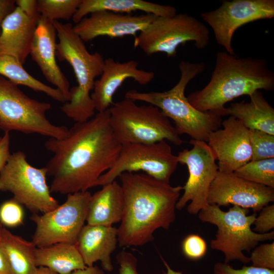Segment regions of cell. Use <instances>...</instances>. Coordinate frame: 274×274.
<instances>
[{"label": "cell", "mask_w": 274, "mask_h": 274, "mask_svg": "<svg viewBox=\"0 0 274 274\" xmlns=\"http://www.w3.org/2000/svg\"><path fill=\"white\" fill-rule=\"evenodd\" d=\"M4 229V227H3V225L0 222V240L2 237V233H3Z\"/></svg>", "instance_id": "44"}, {"label": "cell", "mask_w": 274, "mask_h": 274, "mask_svg": "<svg viewBox=\"0 0 274 274\" xmlns=\"http://www.w3.org/2000/svg\"><path fill=\"white\" fill-rule=\"evenodd\" d=\"M16 4V6L29 17H38L40 15L38 11L37 1L17 0Z\"/></svg>", "instance_id": "38"}, {"label": "cell", "mask_w": 274, "mask_h": 274, "mask_svg": "<svg viewBox=\"0 0 274 274\" xmlns=\"http://www.w3.org/2000/svg\"><path fill=\"white\" fill-rule=\"evenodd\" d=\"M109 111L110 126L121 145L168 141L181 146L183 143L169 119L154 106H139L124 97L114 103Z\"/></svg>", "instance_id": "7"}, {"label": "cell", "mask_w": 274, "mask_h": 274, "mask_svg": "<svg viewBox=\"0 0 274 274\" xmlns=\"http://www.w3.org/2000/svg\"><path fill=\"white\" fill-rule=\"evenodd\" d=\"M81 0H39L38 11L40 15L53 22L72 19Z\"/></svg>", "instance_id": "29"}, {"label": "cell", "mask_w": 274, "mask_h": 274, "mask_svg": "<svg viewBox=\"0 0 274 274\" xmlns=\"http://www.w3.org/2000/svg\"><path fill=\"white\" fill-rule=\"evenodd\" d=\"M37 274H57L54 271L44 267H39Z\"/></svg>", "instance_id": "43"}, {"label": "cell", "mask_w": 274, "mask_h": 274, "mask_svg": "<svg viewBox=\"0 0 274 274\" xmlns=\"http://www.w3.org/2000/svg\"><path fill=\"white\" fill-rule=\"evenodd\" d=\"M274 201V188L255 183L233 173L218 172L209 191L208 202L219 207L230 204L257 213Z\"/></svg>", "instance_id": "15"}, {"label": "cell", "mask_w": 274, "mask_h": 274, "mask_svg": "<svg viewBox=\"0 0 274 274\" xmlns=\"http://www.w3.org/2000/svg\"><path fill=\"white\" fill-rule=\"evenodd\" d=\"M214 274H274V269H269L244 265L240 269H235L228 263L218 262L214 264Z\"/></svg>", "instance_id": "35"}, {"label": "cell", "mask_w": 274, "mask_h": 274, "mask_svg": "<svg viewBox=\"0 0 274 274\" xmlns=\"http://www.w3.org/2000/svg\"><path fill=\"white\" fill-rule=\"evenodd\" d=\"M59 41L56 56L60 61H67L73 69L78 85L71 88L70 99L60 109L76 122L92 118L95 108L91 97L95 78L101 75L105 59L98 52L90 53L84 42L75 32L71 23L53 22Z\"/></svg>", "instance_id": "5"}, {"label": "cell", "mask_w": 274, "mask_h": 274, "mask_svg": "<svg viewBox=\"0 0 274 274\" xmlns=\"http://www.w3.org/2000/svg\"><path fill=\"white\" fill-rule=\"evenodd\" d=\"M109 110L76 122L66 136L44 144L52 156L45 167L52 180L51 192L68 195L96 186L99 177L117 160L122 145L109 122Z\"/></svg>", "instance_id": "1"}, {"label": "cell", "mask_w": 274, "mask_h": 274, "mask_svg": "<svg viewBox=\"0 0 274 274\" xmlns=\"http://www.w3.org/2000/svg\"><path fill=\"white\" fill-rule=\"evenodd\" d=\"M56 36L53 22L40 15L29 54L46 80L62 93L67 102L70 99V84L56 60Z\"/></svg>", "instance_id": "19"}, {"label": "cell", "mask_w": 274, "mask_h": 274, "mask_svg": "<svg viewBox=\"0 0 274 274\" xmlns=\"http://www.w3.org/2000/svg\"><path fill=\"white\" fill-rule=\"evenodd\" d=\"M119 274H140L138 270V260L131 253L123 250L116 256Z\"/></svg>", "instance_id": "36"}, {"label": "cell", "mask_w": 274, "mask_h": 274, "mask_svg": "<svg viewBox=\"0 0 274 274\" xmlns=\"http://www.w3.org/2000/svg\"><path fill=\"white\" fill-rule=\"evenodd\" d=\"M0 274H13L8 257L1 244Z\"/></svg>", "instance_id": "40"}, {"label": "cell", "mask_w": 274, "mask_h": 274, "mask_svg": "<svg viewBox=\"0 0 274 274\" xmlns=\"http://www.w3.org/2000/svg\"><path fill=\"white\" fill-rule=\"evenodd\" d=\"M0 244L6 254L13 274H37V247L31 241H28L4 228Z\"/></svg>", "instance_id": "26"}, {"label": "cell", "mask_w": 274, "mask_h": 274, "mask_svg": "<svg viewBox=\"0 0 274 274\" xmlns=\"http://www.w3.org/2000/svg\"><path fill=\"white\" fill-rule=\"evenodd\" d=\"M208 247L205 240L197 234H190L182 241V250L184 255L191 260H198L203 258Z\"/></svg>", "instance_id": "32"}, {"label": "cell", "mask_w": 274, "mask_h": 274, "mask_svg": "<svg viewBox=\"0 0 274 274\" xmlns=\"http://www.w3.org/2000/svg\"><path fill=\"white\" fill-rule=\"evenodd\" d=\"M51 105L31 98L18 86L0 76V129L4 133L15 130L62 139L68 128L52 123L46 116Z\"/></svg>", "instance_id": "8"}, {"label": "cell", "mask_w": 274, "mask_h": 274, "mask_svg": "<svg viewBox=\"0 0 274 274\" xmlns=\"http://www.w3.org/2000/svg\"><path fill=\"white\" fill-rule=\"evenodd\" d=\"M45 167L30 164L21 151L11 153L0 171V191L10 192L13 199L33 213L50 211L58 205L47 183Z\"/></svg>", "instance_id": "9"}, {"label": "cell", "mask_w": 274, "mask_h": 274, "mask_svg": "<svg viewBox=\"0 0 274 274\" xmlns=\"http://www.w3.org/2000/svg\"><path fill=\"white\" fill-rule=\"evenodd\" d=\"M38 267H46L57 274H70L86 267L76 244L58 243L36 248Z\"/></svg>", "instance_id": "25"}, {"label": "cell", "mask_w": 274, "mask_h": 274, "mask_svg": "<svg viewBox=\"0 0 274 274\" xmlns=\"http://www.w3.org/2000/svg\"><path fill=\"white\" fill-rule=\"evenodd\" d=\"M160 257L166 269L165 270L162 271L163 274H183L182 271L173 269L163 257L161 256Z\"/></svg>", "instance_id": "42"}, {"label": "cell", "mask_w": 274, "mask_h": 274, "mask_svg": "<svg viewBox=\"0 0 274 274\" xmlns=\"http://www.w3.org/2000/svg\"><path fill=\"white\" fill-rule=\"evenodd\" d=\"M118 243L117 228L86 224L81 230L76 245L86 266H93L99 261L103 270L112 271L111 255Z\"/></svg>", "instance_id": "21"}, {"label": "cell", "mask_w": 274, "mask_h": 274, "mask_svg": "<svg viewBox=\"0 0 274 274\" xmlns=\"http://www.w3.org/2000/svg\"><path fill=\"white\" fill-rule=\"evenodd\" d=\"M24 213L22 206L12 198L0 206V222L3 225L16 227L23 224Z\"/></svg>", "instance_id": "31"}, {"label": "cell", "mask_w": 274, "mask_h": 274, "mask_svg": "<svg viewBox=\"0 0 274 274\" xmlns=\"http://www.w3.org/2000/svg\"><path fill=\"white\" fill-rule=\"evenodd\" d=\"M70 274H105L103 269L96 265L86 266L85 268L76 270Z\"/></svg>", "instance_id": "41"}, {"label": "cell", "mask_w": 274, "mask_h": 274, "mask_svg": "<svg viewBox=\"0 0 274 274\" xmlns=\"http://www.w3.org/2000/svg\"><path fill=\"white\" fill-rule=\"evenodd\" d=\"M101 11L126 14L140 11L159 17L174 16L177 12L173 6L143 0H81L72 19L76 24L87 15Z\"/></svg>", "instance_id": "24"}, {"label": "cell", "mask_w": 274, "mask_h": 274, "mask_svg": "<svg viewBox=\"0 0 274 274\" xmlns=\"http://www.w3.org/2000/svg\"><path fill=\"white\" fill-rule=\"evenodd\" d=\"M233 173L246 180L274 188V158L251 160Z\"/></svg>", "instance_id": "28"}, {"label": "cell", "mask_w": 274, "mask_h": 274, "mask_svg": "<svg viewBox=\"0 0 274 274\" xmlns=\"http://www.w3.org/2000/svg\"><path fill=\"white\" fill-rule=\"evenodd\" d=\"M250 101L231 103L225 108L224 116L240 120L249 129H256L274 135V109L260 90L249 96Z\"/></svg>", "instance_id": "23"}, {"label": "cell", "mask_w": 274, "mask_h": 274, "mask_svg": "<svg viewBox=\"0 0 274 274\" xmlns=\"http://www.w3.org/2000/svg\"><path fill=\"white\" fill-rule=\"evenodd\" d=\"M91 194L88 208L87 224L112 226L120 222L124 211V196L116 180L101 186Z\"/></svg>", "instance_id": "22"}, {"label": "cell", "mask_w": 274, "mask_h": 274, "mask_svg": "<svg viewBox=\"0 0 274 274\" xmlns=\"http://www.w3.org/2000/svg\"><path fill=\"white\" fill-rule=\"evenodd\" d=\"M10 136L9 132L0 136V171L5 164L10 153Z\"/></svg>", "instance_id": "37"}, {"label": "cell", "mask_w": 274, "mask_h": 274, "mask_svg": "<svg viewBox=\"0 0 274 274\" xmlns=\"http://www.w3.org/2000/svg\"><path fill=\"white\" fill-rule=\"evenodd\" d=\"M249 257L253 266L274 269V242L257 246Z\"/></svg>", "instance_id": "33"}, {"label": "cell", "mask_w": 274, "mask_h": 274, "mask_svg": "<svg viewBox=\"0 0 274 274\" xmlns=\"http://www.w3.org/2000/svg\"><path fill=\"white\" fill-rule=\"evenodd\" d=\"M16 1L0 0V28L6 16L15 8Z\"/></svg>", "instance_id": "39"}, {"label": "cell", "mask_w": 274, "mask_h": 274, "mask_svg": "<svg viewBox=\"0 0 274 274\" xmlns=\"http://www.w3.org/2000/svg\"><path fill=\"white\" fill-rule=\"evenodd\" d=\"M251 160L274 158V135L264 131L249 129Z\"/></svg>", "instance_id": "30"}, {"label": "cell", "mask_w": 274, "mask_h": 274, "mask_svg": "<svg viewBox=\"0 0 274 274\" xmlns=\"http://www.w3.org/2000/svg\"><path fill=\"white\" fill-rule=\"evenodd\" d=\"M0 76L17 85H24L35 91L41 92L55 100L66 102L62 93L57 88L47 85L30 75L15 58L0 54Z\"/></svg>", "instance_id": "27"}, {"label": "cell", "mask_w": 274, "mask_h": 274, "mask_svg": "<svg viewBox=\"0 0 274 274\" xmlns=\"http://www.w3.org/2000/svg\"><path fill=\"white\" fill-rule=\"evenodd\" d=\"M202 62L181 61L179 65L181 73L178 83L170 89L163 92L127 91L124 97L142 101L159 108L175 123L178 134H187L192 140L207 142L210 134L220 128L222 116L218 113L202 112L195 108L185 95L188 84L202 74L205 69Z\"/></svg>", "instance_id": "4"}, {"label": "cell", "mask_w": 274, "mask_h": 274, "mask_svg": "<svg viewBox=\"0 0 274 274\" xmlns=\"http://www.w3.org/2000/svg\"><path fill=\"white\" fill-rule=\"evenodd\" d=\"M221 125L223 128L212 132L207 143L218 160V171L234 173L251 160L249 129L232 116Z\"/></svg>", "instance_id": "16"}, {"label": "cell", "mask_w": 274, "mask_h": 274, "mask_svg": "<svg viewBox=\"0 0 274 274\" xmlns=\"http://www.w3.org/2000/svg\"><path fill=\"white\" fill-rule=\"evenodd\" d=\"M118 178L124 201L117 228L119 246H143L154 239L157 229H168L174 222L183 187L173 186L145 173L125 172Z\"/></svg>", "instance_id": "2"}, {"label": "cell", "mask_w": 274, "mask_h": 274, "mask_svg": "<svg viewBox=\"0 0 274 274\" xmlns=\"http://www.w3.org/2000/svg\"><path fill=\"white\" fill-rule=\"evenodd\" d=\"M249 209L237 206L225 212L217 205L209 204L197 214L201 222L217 226V233L211 241L210 247L224 254L225 263L234 260L250 263V257L244 254V251L250 252L259 243L274 239L273 230L260 234L252 229L257 214L249 215Z\"/></svg>", "instance_id": "6"}, {"label": "cell", "mask_w": 274, "mask_h": 274, "mask_svg": "<svg viewBox=\"0 0 274 274\" xmlns=\"http://www.w3.org/2000/svg\"><path fill=\"white\" fill-rule=\"evenodd\" d=\"M256 216L253 230L258 233L269 232L274 228V204L264 207Z\"/></svg>", "instance_id": "34"}, {"label": "cell", "mask_w": 274, "mask_h": 274, "mask_svg": "<svg viewBox=\"0 0 274 274\" xmlns=\"http://www.w3.org/2000/svg\"><path fill=\"white\" fill-rule=\"evenodd\" d=\"M91 196L89 191L69 194L66 200L54 209L41 215L33 213L30 219L36 225L31 241L35 246L76 244L86 222Z\"/></svg>", "instance_id": "11"}, {"label": "cell", "mask_w": 274, "mask_h": 274, "mask_svg": "<svg viewBox=\"0 0 274 274\" xmlns=\"http://www.w3.org/2000/svg\"><path fill=\"white\" fill-rule=\"evenodd\" d=\"M39 17H29L15 7L1 24L0 54L13 56L23 65L29 55Z\"/></svg>", "instance_id": "20"}, {"label": "cell", "mask_w": 274, "mask_h": 274, "mask_svg": "<svg viewBox=\"0 0 274 274\" xmlns=\"http://www.w3.org/2000/svg\"><path fill=\"white\" fill-rule=\"evenodd\" d=\"M209 40V29L204 24L187 13H177L157 16L135 38L134 46L148 56L163 52L174 57L180 45L192 42L197 49H203Z\"/></svg>", "instance_id": "10"}, {"label": "cell", "mask_w": 274, "mask_h": 274, "mask_svg": "<svg viewBox=\"0 0 274 274\" xmlns=\"http://www.w3.org/2000/svg\"><path fill=\"white\" fill-rule=\"evenodd\" d=\"M190 150L184 149L177 155L179 163L188 167L189 176L183 187L184 193L176 204V210L184 209L187 203L188 213L197 215L209 205L208 197L210 186L218 172L215 156L207 143L191 140Z\"/></svg>", "instance_id": "13"}, {"label": "cell", "mask_w": 274, "mask_h": 274, "mask_svg": "<svg viewBox=\"0 0 274 274\" xmlns=\"http://www.w3.org/2000/svg\"><path fill=\"white\" fill-rule=\"evenodd\" d=\"M201 18L213 29L216 42L228 53L234 55L232 40L242 26L274 17L273 0L223 1L217 9L202 13Z\"/></svg>", "instance_id": "14"}, {"label": "cell", "mask_w": 274, "mask_h": 274, "mask_svg": "<svg viewBox=\"0 0 274 274\" xmlns=\"http://www.w3.org/2000/svg\"><path fill=\"white\" fill-rule=\"evenodd\" d=\"M179 163L177 156L166 141L152 144L130 143L122 145L113 166L102 175L96 186L115 181L123 173L142 171L160 181L169 183Z\"/></svg>", "instance_id": "12"}, {"label": "cell", "mask_w": 274, "mask_h": 274, "mask_svg": "<svg viewBox=\"0 0 274 274\" xmlns=\"http://www.w3.org/2000/svg\"><path fill=\"white\" fill-rule=\"evenodd\" d=\"M157 17L151 14L132 15L101 11L84 17L73 26V29L84 42L101 36L114 38L135 36Z\"/></svg>", "instance_id": "17"}, {"label": "cell", "mask_w": 274, "mask_h": 274, "mask_svg": "<svg viewBox=\"0 0 274 274\" xmlns=\"http://www.w3.org/2000/svg\"><path fill=\"white\" fill-rule=\"evenodd\" d=\"M134 60L120 62L112 58L105 59L102 72L95 80L91 97L97 112L106 111L113 105V98L117 89L127 79H132L138 84L146 85L152 81L155 74L138 68Z\"/></svg>", "instance_id": "18"}, {"label": "cell", "mask_w": 274, "mask_h": 274, "mask_svg": "<svg viewBox=\"0 0 274 274\" xmlns=\"http://www.w3.org/2000/svg\"><path fill=\"white\" fill-rule=\"evenodd\" d=\"M274 89V73L266 60L253 57H240L225 51L216 54L210 81L202 89L187 97L189 102L202 112H213L224 116L226 103L257 90Z\"/></svg>", "instance_id": "3"}]
</instances>
